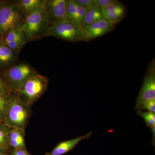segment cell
<instances>
[{"label": "cell", "instance_id": "6da1fadb", "mask_svg": "<svg viewBox=\"0 0 155 155\" xmlns=\"http://www.w3.org/2000/svg\"><path fill=\"white\" fill-rule=\"evenodd\" d=\"M81 29L76 23L65 19L54 22L50 33L53 36L68 41H80L83 40Z\"/></svg>", "mask_w": 155, "mask_h": 155}, {"label": "cell", "instance_id": "7a4b0ae2", "mask_svg": "<svg viewBox=\"0 0 155 155\" xmlns=\"http://www.w3.org/2000/svg\"><path fill=\"white\" fill-rule=\"evenodd\" d=\"M6 112V119L9 125L19 130L24 127L28 117V112L25 106L18 100L14 98L12 100Z\"/></svg>", "mask_w": 155, "mask_h": 155}, {"label": "cell", "instance_id": "3957f363", "mask_svg": "<svg viewBox=\"0 0 155 155\" xmlns=\"http://www.w3.org/2000/svg\"><path fill=\"white\" fill-rule=\"evenodd\" d=\"M45 18L44 6L28 13L22 29L28 37L36 36L41 29Z\"/></svg>", "mask_w": 155, "mask_h": 155}, {"label": "cell", "instance_id": "277c9868", "mask_svg": "<svg viewBox=\"0 0 155 155\" xmlns=\"http://www.w3.org/2000/svg\"><path fill=\"white\" fill-rule=\"evenodd\" d=\"M115 25L104 19L81 28V34L83 40L89 41L112 31Z\"/></svg>", "mask_w": 155, "mask_h": 155}, {"label": "cell", "instance_id": "5b68a950", "mask_svg": "<svg viewBox=\"0 0 155 155\" xmlns=\"http://www.w3.org/2000/svg\"><path fill=\"white\" fill-rule=\"evenodd\" d=\"M155 100V72L154 67L150 69L144 77L141 90L136 100L135 109L143 102Z\"/></svg>", "mask_w": 155, "mask_h": 155}, {"label": "cell", "instance_id": "8992f818", "mask_svg": "<svg viewBox=\"0 0 155 155\" xmlns=\"http://www.w3.org/2000/svg\"><path fill=\"white\" fill-rule=\"evenodd\" d=\"M19 19V13L13 6H2L0 8V33L16 28Z\"/></svg>", "mask_w": 155, "mask_h": 155}, {"label": "cell", "instance_id": "52a82bcc", "mask_svg": "<svg viewBox=\"0 0 155 155\" xmlns=\"http://www.w3.org/2000/svg\"><path fill=\"white\" fill-rule=\"evenodd\" d=\"M45 87L44 82L40 77H29L22 84L21 92L28 100L32 101L41 94Z\"/></svg>", "mask_w": 155, "mask_h": 155}, {"label": "cell", "instance_id": "ba28073f", "mask_svg": "<svg viewBox=\"0 0 155 155\" xmlns=\"http://www.w3.org/2000/svg\"><path fill=\"white\" fill-rule=\"evenodd\" d=\"M101 11L104 18L115 25L122 21L125 13L124 6L117 1Z\"/></svg>", "mask_w": 155, "mask_h": 155}, {"label": "cell", "instance_id": "9c48e42d", "mask_svg": "<svg viewBox=\"0 0 155 155\" xmlns=\"http://www.w3.org/2000/svg\"><path fill=\"white\" fill-rule=\"evenodd\" d=\"M93 134V132H90L85 135L78 137L76 138L69 140L60 143L47 155H62L72 150L79 143L83 140L88 139Z\"/></svg>", "mask_w": 155, "mask_h": 155}, {"label": "cell", "instance_id": "30bf717a", "mask_svg": "<svg viewBox=\"0 0 155 155\" xmlns=\"http://www.w3.org/2000/svg\"><path fill=\"white\" fill-rule=\"evenodd\" d=\"M31 70L27 64H22L13 67L9 70L8 76L14 83H24L30 77Z\"/></svg>", "mask_w": 155, "mask_h": 155}, {"label": "cell", "instance_id": "8fae6325", "mask_svg": "<svg viewBox=\"0 0 155 155\" xmlns=\"http://www.w3.org/2000/svg\"><path fill=\"white\" fill-rule=\"evenodd\" d=\"M67 3L65 0H52L49 2L50 15L54 23L67 19Z\"/></svg>", "mask_w": 155, "mask_h": 155}, {"label": "cell", "instance_id": "7c38bea8", "mask_svg": "<svg viewBox=\"0 0 155 155\" xmlns=\"http://www.w3.org/2000/svg\"><path fill=\"white\" fill-rule=\"evenodd\" d=\"M104 19V18L103 16L101 9L97 8L96 6L92 8L88 9L84 18L81 28Z\"/></svg>", "mask_w": 155, "mask_h": 155}, {"label": "cell", "instance_id": "4fadbf2b", "mask_svg": "<svg viewBox=\"0 0 155 155\" xmlns=\"http://www.w3.org/2000/svg\"><path fill=\"white\" fill-rule=\"evenodd\" d=\"M9 143L15 149L25 150L24 137L19 129L14 128L9 134Z\"/></svg>", "mask_w": 155, "mask_h": 155}, {"label": "cell", "instance_id": "5bb4252c", "mask_svg": "<svg viewBox=\"0 0 155 155\" xmlns=\"http://www.w3.org/2000/svg\"><path fill=\"white\" fill-rule=\"evenodd\" d=\"M67 19L76 23L77 25L76 3L73 0L67 1Z\"/></svg>", "mask_w": 155, "mask_h": 155}, {"label": "cell", "instance_id": "9a60e30c", "mask_svg": "<svg viewBox=\"0 0 155 155\" xmlns=\"http://www.w3.org/2000/svg\"><path fill=\"white\" fill-rule=\"evenodd\" d=\"M137 114L144 119L148 127L151 128L155 126V114L150 111L137 110Z\"/></svg>", "mask_w": 155, "mask_h": 155}, {"label": "cell", "instance_id": "2e32d148", "mask_svg": "<svg viewBox=\"0 0 155 155\" xmlns=\"http://www.w3.org/2000/svg\"><path fill=\"white\" fill-rule=\"evenodd\" d=\"M20 3L23 9L28 13L43 6L39 0H23Z\"/></svg>", "mask_w": 155, "mask_h": 155}, {"label": "cell", "instance_id": "e0dca14e", "mask_svg": "<svg viewBox=\"0 0 155 155\" xmlns=\"http://www.w3.org/2000/svg\"><path fill=\"white\" fill-rule=\"evenodd\" d=\"M13 58L12 50L6 45H0V63H8Z\"/></svg>", "mask_w": 155, "mask_h": 155}, {"label": "cell", "instance_id": "ac0fdd59", "mask_svg": "<svg viewBox=\"0 0 155 155\" xmlns=\"http://www.w3.org/2000/svg\"><path fill=\"white\" fill-rule=\"evenodd\" d=\"M22 36H23V31L22 28L16 27L13 28L8 31L4 41V44H8L9 43L14 41Z\"/></svg>", "mask_w": 155, "mask_h": 155}, {"label": "cell", "instance_id": "d6986e66", "mask_svg": "<svg viewBox=\"0 0 155 155\" xmlns=\"http://www.w3.org/2000/svg\"><path fill=\"white\" fill-rule=\"evenodd\" d=\"M75 3H76V18H77V25L81 28L84 18L87 11L88 9L82 6L78 5L76 2H75Z\"/></svg>", "mask_w": 155, "mask_h": 155}, {"label": "cell", "instance_id": "ffe728a7", "mask_svg": "<svg viewBox=\"0 0 155 155\" xmlns=\"http://www.w3.org/2000/svg\"><path fill=\"white\" fill-rule=\"evenodd\" d=\"M137 110H146L147 111L155 113V100H150L141 103L138 107L137 108Z\"/></svg>", "mask_w": 155, "mask_h": 155}, {"label": "cell", "instance_id": "44dd1931", "mask_svg": "<svg viewBox=\"0 0 155 155\" xmlns=\"http://www.w3.org/2000/svg\"><path fill=\"white\" fill-rule=\"evenodd\" d=\"M8 103L5 96L0 94V118L6 113L8 107Z\"/></svg>", "mask_w": 155, "mask_h": 155}, {"label": "cell", "instance_id": "7402d4cb", "mask_svg": "<svg viewBox=\"0 0 155 155\" xmlns=\"http://www.w3.org/2000/svg\"><path fill=\"white\" fill-rule=\"evenodd\" d=\"M24 42V37L22 36L15 40L14 41L9 43L8 44L6 45L8 47L12 50H15L22 46Z\"/></svg>", "mask_w": 155, "mask_h": 155}, {"label": "cell", "instance_id": "603a6c76", "mask_svg": "<svg viewBox=\"0 0 155 155\" xmlns=\"http://www.w3.org/2000/svg\"><path fill=\"white\" fill-rule=\"evenodd\" d=\"M116 1L115 0H93L95 5L101 9L110 5Z\"/></svg>", "mask_w": 155, "mask_h": 155}, {"label": "cell", "instance_id": "cb8c5ba5", "mask_svg": "<svg viewBox=\"0 0 155 155\" xmlns=\"http://www.w3.org/2000/svg\"><path fill=\"white\" fill-rule=\"evenodd\" d=\"M75 2L78 5L83 6L87 9L96 7L93 0H75Z\"/></svg>", "mask_w": 155, "mask_h": 155}, {"label": "cell", "instance_id": "d4e9b609", "mask_svg": "<svg viewBox=\"0 0 155 155\" xmlns=\"http://www.w3.org/2000/svg\"><path fill=\"white\" fill-rule=\"evenodd\" d=\"M7 145V137L4 130L0 129V149L5 150Z\"/></svg>", "mask_w": 155, "mask_h": 155}, {"label": "cell", "instance_id": "484cf974", "mask_svg": "<svg viewBox=\"0 0 155 155\" xmlns=\"http://www.w3.org/2000/svg\"><path fill=\"white\" fill-rule=\"evenodd\" d=\"M13 153L15 155H30L25 150L16 149Z\"/></svg>", "mask_w": 155, "mask_h": 155}, {"label": "cell", "instance_id": "4316f807", "mask_svg": "<svg viewBox=\"0 0 155 155\" xmlns=\"http://www.w3.org/2000/svg\"><path fill=\"white\" fill-rule=\"evenodd\" d=\"M150 128L151 129L153 134V143L154 144L155 141V126H154L153 127Z\"/></svg>", "mask_w": 155, "mask_h": 155}, {"label": "cell", "instance_id": "83f0119b", "mask_svg": "<svg viewBox=\"0 0 155 155\" xmlns=\"http://www.w3.org/2000/svg\"><path fill=\"white\" fill-rule=\"evenodd\" d=\"M3 87V83L2 79H0V91L2 90Z\"/></svg>", "mask_w": 155, "mask_h": 155}, {"label": "cell", "instance_id": "f1b7e54d", "mask_svg": "<svg viewBox=\"0 0 155 155\" xmlns=\"http://www.w3.org/2000/svg\"><path fill=\"white\" fill-rule=\"evenodd\" d=\"M0 155H5L3 150L0 149Z\"/></svg>", "mask_w": 155, "mask_h": 155}, {"label": "cell", "instance_id": "f546056e", "mask_svg": "<svg viewBox=\"0 0 155 155\" xmlns=\"http://www.w3.org/2000/svg\"><path fill=\"white\" fill-rule=\"evenodd\" d=\"M11 155H15L13 153H12V154H11Z\"/></svg>", "mask_w": 155, "mask_h": 155}]
</instances>
